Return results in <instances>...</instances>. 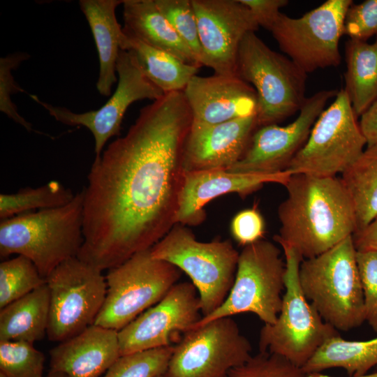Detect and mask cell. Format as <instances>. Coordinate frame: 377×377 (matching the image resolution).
Here are the masks:
<instances>
[{
  "label": "cell",
  "instance_id": "obj_38",
  "mask_svg": "<svg viewBox=\"0 0 377 377\" xmlns=\"http://www.w3.org/2000/svg\"><path fill=\"white\" fill-rule=\"evenodd\" d=\"M233 239L243 246L261 240L265 232V220L255 207L237 213L230 223Z\"/></svg>",
  "mask_w": 377,
  "mask_h": 377
},
{
  "label": "cell",
  "instance_id": "obj_25",
  "mask_svg": "<svg viewBox=\"0 0 377 377\" xmlns=\"http://www.w3.org/2000/svg\"><path fill=\"white\" fill-rule=\"evenodd\" d=\"M49 312L50 291L45 283L1 309L0 341H40L47 334Z\"/></svg>",
  "mask_w": 377,
  "mask_h": 377
},
{
  "label": "cell",
  "instance_id": "obj_5",
  "mask_svg": "<svg viewBox=\"0 0 377 377\" xmlns=\"http://www.w3.org/2000/svg\"><path fill=\"white\" fill-rule=\"evenodd\" d=\"M285 258V293L275 323L265 324L259 337V352L281 356L302 368L329 339L339 335L309 303L299 281L303 258L285 243H279Z\"/></svg>",
  "mask_w": 377,
  "mask_h": 377
},
{
  "label": "cell",
  "instance_id": "obj_35",
  "mask_svg": "<svg viewBox=\"0 0 377 377\" xmlns=\"http://www.w3.org/2000/svg\"><path fill=\"white\" fill-rule=\"evenodd\" d=\"M29 57L25 52L9 54L0 59V110L28 131H33L32 125L17 112L11 101V95L25 92L15 81L12 71Z\"/></svg>",
  "mask_w": 377,
  "mask_h": 377
},
{
  "label": "cell",
  "instance_id": "obj_6",
  "mask_svg": "<svg viewBox=\"0 0 377 377\" xmlns=\"http://www.w3.org/2000/svg\"><path fill=\"white\" fill-rule=\"evenodd\" d=\"M151 255L188 276L197 289L203 317L218 309L227 297L239 253L229 239L200 242L187 226L176 223L151 249Z\"/></svg>",
  "mask_w": 377,
  "mask_h": 377
},
{
  "label": "cell",
  "instance_id": "obj_21",
  "mask_svg": "<svg viewBox=\"0 0 377 377\" xmlns=\"http://www.w3.org/2000/svg\"><path fill=\"white\" fill-rule=\"evenodd\" d=\"M50 371L68 377H101L121 356L118 331L95 324L50 351Z\"/></svg>",
  "mask_w": 377,
  "mask_h": 377
},
{
  "label": "cell",
  "instance_id": "obj_13",
  "mask_svg": "<svg viewBox=\"0 0 377 377\" xmlns=\"http://www.w3.org/2000/svg\"><path fill=\"white\" fill-rule=\"evenodd\" d=\"M252 347L231 317L193 327L174 346L164 377H226L251 357Z\"/></svg>",
  "mask_w": 377,
  "mask_h": 377
},
{
  "label": "cell",
  "instance_id": "obj_31",
  "mask_svg": "<svg viewBox=\"0 0 377 377\" xmlns=\"http://www.w3.org/2000/svg\"><path fill=\"white\" fill-rule=\"evenodd\" d=\"M174 346L121 355L102 377H156L167 369Z\"/></svg>",
  "mask_w": 377,
  "mask_h": 377
},
{
  "label": "cell",
  "instance_id": "obj_29",
  "mask_svg": "<svg viewBox=\"0 0 377 377\" xmlns=\"http://www.w3.org/2000/svg\"><path fill=\"white\" fill-rule=\"evenodd\" d=\"M72 190L57 181L37 187H27L15 193L0 195V218L5 220L15 216L64 206L74 198Z\"/></svg>",
  "mask_w": 377,
  "mask_h": 377
},
{
  "label": "cell",
  "instance_id": "obj_1",
  "mask_svg": "<svg viewBox=\"0 0 377 377\" xmlns=\"http://www.w3.org/2000/svg\"><path fill=\"white\" fill-rule=\"evenodd\" d=\"M193 120L183 91L165 94L95 157L84 188L78 258L110 269L151 249L176 224Z\"/></svg>",
  "mask_w": 377,
  "mask_h": 377
},
{
  "label": "cell",
  "instance_id": "obj_24",
  "mask_svg": "<svg viewBox=\"0 0 377 377\" xmlns=\"http://www.w3.org/2000/svg\"><path fill=\"white\" fill-rule=\"evenodd\" d=\"M121 50L130 54L143 74L164 94L183 91L200 68L152 47L125 31Z\"/></svg>",
  "mask_w": 377,
  "mask_h": 377
},
{
  "label": "cell",
  "instance_id": "obj_46",
  "mask_svg": "<svg viewBox=\"0 0 377 377\" xmlns=\"http://www.w3.org/2000/svg\"><path fill=\"white\" fill-rule=\"evenodd\" d=\"M376 251H377V249Z\"/></svg>",
  "mask_w": 377,
  "mask_h": 377
},
{
  "label": "cell",
  "instance_id": "obj_33",
  "mask_svg": "<svg viewBox=\"0 0 377 377\" xmlns=\"http://www.w3.org/2000/svg\"><path fill=\"white\" fill-rule=\"evenodd\" d=\"M182 40L189 47L198 64L202 66V50L197 18L191 0H155Z\"/></svg>",
  "mask_w": 377,
  "mask_h": 377
},
{
  "label": "cell",
  "instance_id": "obj_34",
  "mask_svg": "<svg viewBox=\"0 0 377 377\" xmlns=\"http://www.w3.org/2000/svg\"><path fill=\"white\" fill-rule=\"evenodd\" d=\"M226 377H306V374L285 358L269 352H259Z\"/></svg>",
  "mask_w": 377,
  "mask_h": 377
},
{
  "label": "cell",
  "instance_id": "obj_36",
  "mask_svg": "<svg viewBox=\"0 0 377 377\" xmlns=\"http://www.w3.org/2000/svg\"><path fill=\"white\" fill-rule=\"evenodd\" d=\"M364 305V317L377 332V251H357Z\"/></svg>",
  "mask_w": 377,
  "mask_h": 377
},
{
  "label": "cell",
  "instance_id": "obj_17",
  "mask_svg": "<svg viewBox=\"0 0 377 377\" xmlns=\"http://www.w3.org/2000/svg\"><path fill=\"white\" fill-rule=\"evenodd\" d=\"M202 50V65L214 73L237 75V59L244 36L259 25L240 0H191Z\"/></svg>",
  "mask_w": 377,
  "mask_h": 377
},
{
  "label": "cell",
  "instance_id": "obj_28",
  "mask_svg": "<svg viewBox=\"0 0 377 377\" xmlns=\"http://www.w3.org/2000/svg\"><path fill=\"white\" fill-rule=\"evenodd\" d=\"M355 208L357 229L377 217V144L367 146L340 177Z\"/></svg>",
  "mask_w": 377,
  "mask_h": 377
},
{
  "label": "cell",
  "instance_id": "obj_9",
  "mask_svg": "<svg viewBox=\"0 0 377 377\" xmlns=\"http://www.w3.org/2000/svg\"><path fill=\"white\" fill-rule=\"evenodd\" d=\"M182 271L154 258L151 249L108 269L107 292L95 325L119 331L161 300L180 278Z\"/></svg>",
  "mask_w": 377,
  "mask_h": 377
},
{
  "label": "cell",
  "instance_id": "obj_39",
  "mask_svg": "<svg viewBox=\"0 0 377 377\" xmlns=\"http://www.w3.org/2000/svg\"><path fill=\"white\" fill-rule=\"evenodd\" d=\"M254 16L259 27L269 31L279 16L280 8L288 3L286 0H240Z\"/></svg>",
  "mask_w": 377,
  "mask_h": 377
},
{
  "label": "cell",
  "instance_id": "obj_26",
  "mask_svg": "<svg viewBox=\"0 0 377 377\" xmlns=\"http://www.w3.org/2000/svg\"><path fill=\"white\" fill-rule=\"evenodd\" d=\"M345 88L357 117L377 99V35L372 43L349 38L345 44Z\"/></svg>",
  "mask_w": 377,
  "mask_h": 377
},
{
  "label": "cell",
  "instance_id": "obj_22",
  "mask_svg": "<svg viewBox=\"0 0 377 377\" xmlns=\"http://www.w3.org/2000/svg\"><path fill=\"white\" fill-rule=\"evenodd\" d=\"M124 0H80L79 5L91 29L99 59L96 89L109 96L117 77V61L124 37L115 10Z\"/></svg>",
  "mask_w": 377,
  "mask_h": 377
},
{
  "label": "cell",
  "instance_id": "obj_23",
  "mask_svg": "<svg viewBox=\"0 0 377 377\" xmlns=\"http://www.w3.org/2000/svg\"><path fill=\"white\" fill-rule=\"evenodd\" d=\"M123 8L124 31L186 64L200 67L155 0H124Z\"/></svg>",
  "mask_w": 377,
  "mask_h": 377
},
{
  "label": "cell",
  "instance_id": "obj_16",
  "mask_svg": "<svg viewBox=\"0 0 377 377\" xmlns=\"http://www.w3.org/2000/svg\"><path fill=\"white\" fill-rule=\"evenodd\" d=\"M337 92L334 89L321 90L306 98L297 118L286 126L271 124L258 127L241 159L227 170L242 173H276L286 170L306 142L326 103Z\"/></svg>",
  "mask_w": 377,
  "mask_h": 377
},
{
  "label": "cell",
  "instance_id": "obj_15",
  "mask_svg": "<svg viewBox=\"0 0 377 377\" xmlns=\"http://www.w3.org/2000/svg\"><path fill=\"white\" fill-rule=\"evenodd\" d=\"M200 312L195 286L177 283L161 300L118 332L120 355L173 346L199 321Z\"/></svg>",
  "mask_w": 377,
  "mask_h": 377
},
{
  "label": "cell",
  "instance_id": "obj_40",
  "mask_svg": "<svg viewBox=\"0 0 377 377\" xmlns=\"http://www.w3.org/2000/svg\"><path fill=\"white\" fill-rule=\"evenodd\" d=\"M353 239L357 251L377 249V217L364 229L355 232Z\"/></svg>",
  "mask_w": 377,
  "mask_h": 377
},
{
  "label": "cell",
  "instance_id": "obj_7",
  "mask_svg": "<svg viewBox=\"0 0 377 377\" xmlns=\"http://www.w3.org/2000/svg\"><path fill=\"white\" fill-rule=\"evenodd\" d=\"M237 75L256 92L258 128L290 117L306 98L307 73L289 57L269 48L256 32L248 33L241 43Z\"/></svg>",
  "mask_w": 377,
  "mask_h": 377
},
{
  "label": "cell",
  "instance_id": "obj_8",
  "mask_svg": "<svg viewBox=\"0 0 377 377\" xmlns=\"http://www.w3.org/2000/svg\"><path fill=\"white\" fill-rule=\"evenodd\" d=\"M285 272V261L274 244L261 239L244 246L225 301L212 313L201 317L193 327L243 313L256 314L265 324L275 323L282 306Z\"/></svg>",
  "mask_w": 377,
  "mask_h": 377
},
{
  "label": "cell",
  "instance_id": "obj_37",
  "mask_svg": "<svg viewBox=\"0 0 377 377\" xmlns=\"http://www.w3.org/2000/svg\"><path fill=\"white\" fill-rule=\"evenodd\" d=\"M343 34L364 41L377 35V0L352 3L344 17Z\"/></svg>",
  "mask_w": 377,
  "mask_h": 377
},
{
  "label": "cell",
  "instance_id": "obj_4",
  "mask_svg": "<svg viewBox=\"0 0 377 377\" xmlns=\"http://www.w3.org/2000/svg\"><path fill=\"white\" fill-rule=\"evenodd\" d=\"M299 281L306 298L337 330L348 331L365 321L353 235L317 256L303 259Z\"/></svg>",
  "mask_w": 377,
  "mask_h": 377
},
{
  "label": "cell",
  "instance_id": "obj_27",
  "mask_svg": "<svg viewBox=\"0 0 377 377\" xmlns=\"http://www.w3.org/2000/svg\"><path fill=\"white\" fill-rule=\"evenodd\" d=\"M377 368V337L367 341H348L340 335L327 339L304 364L306 374L341 368L350 376L365 375Z\"/></svg>",
  "mask_w": 377,
  "mask_h": 377
},
{
  "label": "cell",
  "instance_id": "obj_10",
  "mask_svg": "<svg viewBox=\"0 0 377 377\" xmlns=\"http://www.w3.org/2000/svg\"><path fill=\"white\" fill-rule=\"evenodd\" d=\"M366 139L343 89L320 114L286 170L316 177L342 174L364 150Z\"/></svg>",
  "mask_w": 377,
  "mask_h": 377
},
{
  "label": "cell",
  "instance_id": "obj_44",
  "mask_svg": "<svg viewBox=\"0 0 377 377\" xmlns=\"http://www.w3.org/2000/svg\"><path fill=\"white\" fill-rule=\"evenodd\" d=\"M0 377H6L2 372L0 371Z\"/></svg>",
  "mask_w": 377,
  "mask_h": 377
},
{
  "label": "cell",
  "instance_id": "obj_18",
  "mask_svg": "<svg viewBox=\"0 0 377 377\" xmlns=\"http://www.w3.org/2000/svg\"><path fill=\"white\" fill-rule=\"evenodd\" d=\"M257 128L256 115L214 124L193 120L184 151L186 172L230 169L244 155Z\"/></svg>",
  "mask_w": 377,
  "mask_h": 377
},
{
  "label": "cell",
  "instance_id": "obj_20",
  "mask_svg": "<svg viewBox=\"0 0 377 377\" xmlns=\"http://www.w3.org/2000/svg\"><path fill=\"white\" fill-rule=\"evenodd\" d=\"M193 121L214 124L256 115L253 87L237 75H195L183 91Z\"/></svg>",
  "mask_w": 377,
  "mask_h": 377
},
{
  "label": "cell",
  "instance_id": "obj_43",
  "mask_svg": "<svg viewBox=\"0 0 377 377\" xmlns=\"http://www.w3.org/2000/svg\"><path fill=\"white\" fill-rule=\"evenodd\" d=\"M45 377H68L66 374L61 372L50 371L47 376Z\"/></svg>",
  "mask_w": 377,
  "mask_h": 377
},
{
  "label": "cell",
  "instance_id": "obj_2",
  "mask_svg": "<svg viewBox=\"0 0 377 377\" xmlns=\"http://www.w3.org/2000/svg\"><path fill=\"white\" fill-rule=\"evenodd\" d=\"M285 187L287 197L278 207L279 234L274 237L278 244L306 259L355 232V208L341 178L293 174Z\"/></svg>",
  "mask_w": 377,
  "mask_h": 377
},
{
  "label": "cell",
  "instance_id": "obj_19",
  "mask_svg": "<svg viewBox=\"0 0 377 377\" xmlns=\"http://www.w3.org/2000/svg\"><path fill=\"white\" fill-rule=\"evenodd\" d=\"M292 173H242L227 170L186 172L179 197L176 223L196 226L206 218L205 207L212 200L228 193L245 197L268 183L284 186Z\"/></svg>",
  "mask_w": 377,
  "mask_h": 377
},
{
  "label": "cell",
  "instance_id": "obj_32",
  "mask_svg": "<svg viewBox=\"0 0 377 377\" xmlns=\"http://www.w3.org/2000/svg\"><path fill=\"white\" fill-rule=\"evenodd\" d=\"M44 362L33 343L0 341V371L6 377H43Z\"/></svg>",
  "mask_w": 377,
  "mask_h": 377
},
{
  "label": "cell",
  "instance_id": "obj_30",
  "mask_svg": "<svg viewBox=\"0 0 377 377\" xmlns=\"http://www.w3.org/2000/svg\"><path fill=\"white\" fill-rule=\"evenodd\" d=\"M46 283L34 263L18 255L0 264V309Z\"/></svg>",
  "mask_w": 377,
  "mask_h": 377
},
{
  "label": "cell",
  "instance_id": "obj_3",
  "mask_svg": "<svg viewBox=\"0 0 377 377\" xmlns=\"http://www.w3.org/2000/svg\"><path fill=\"white\" fill-rule=\"evenodd\" d=\"M84 191L68 204L1 220L0 256L30 259L46 277L65 260L77 257L84 242Z\"/></svg>",
  "mask_w": 377,
  "mask_h": 377
},
{
  "label": "cell",
  "instance_id": "obj_11",
  "mask_svg": "<svg viewBox=\"0 0 377 377\" xmlns=\"http://www.w3.org/2000/svg\"><path fill=\"white\" fill-rule=\"evenodd\" d=\"M45 280L50 291V341H64L95 323L107 292L101 270L74 257L58 265Z\"/></svg>",
  "mask_w": 377,
  "mask_h": 377
},
{
  "label": "cell",
  "instance_id": "obj_12",
  "mask_svg": "<svg viewBox=\"0 0 377 377\" xmlns=\"http://www.w3.org/2000/svg\"><path fill=\"white\" fill-rule=\"evenodd\" d=\"M352 3L327 0L297 18L280 13L269 31L281 50L305 73L337 66L344 17Z\"/></svg>",
  "mask_w": 377,
  "mask_h": 377
},
{
  "label": "cell",
  "instance_id": "obj_42",
  "mask_svg": "<svg viewBox=\"0 0 377 377\" xmlns=\"http://www.w3.org/2000/svg\"><path fill=\"white\" fill-rule=\"evenodd\" d=\"M306 377H337L329 375L320 374V372L306 374ZM349 377H377V372L371 374H365L359 376H349Z\"/></svg>",
  "mask_w": 377,
  "mask_h": 377
},
{
  "label": "cell",
  "instance_id": "obj_14",
  "mask_svg": "<svg viewBox=\"0 0 377 377\" xmlns=\"http://www.w3.org/2000/svg\"><path fill=\"white\" fill-rule=\"evenodd\" d=\"M118 84L115 91L100 108L86 112H73L30 97L43 106L57 121L68 126H82L92 133L96 157L99 156L108 140L119 135L121 122L128 107L143 99L156 101L165 94L143 74L130 54L121 50L117 61Z\"/></svg>",
  "mask_w": 377,
  "mask_h": 377
},
{
  "label": "cell",
  "instance_id": "obj_45",
  "mask_svg": "<svg viewBox=\"0 0 377 377\" xmlns=\"http://www.w3.org/2000/svg\"><path fill=\"white\" fill-rule=\"evenodd\" d=\"M156 377H164L163 375H160V376H158Z\"/></svg>",
  "mask_w": 377,
  "mask_h": 377
},
{
  "label": "cell",
  "instance_id": "obj_41",
  "mask_svg": "<svg viewBox=\"0 0 377 377\" xmlns=\"http://www.w3.org/2000/svg\"><path fill=\"white\" fill-rule=\"evenodd\" d=\"M360 117V126L367 146L377 144V99Z\"/></svg>",
  "mask_w": 377,
  "mask_h": 377
}]
</instances>
